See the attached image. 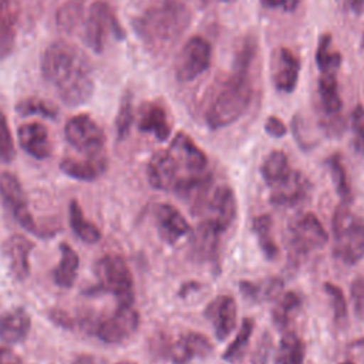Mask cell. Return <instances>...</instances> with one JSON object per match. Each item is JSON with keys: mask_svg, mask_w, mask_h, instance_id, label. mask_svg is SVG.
<instances>
[{"mask_svg": "<svg viewBox=\"0 0 364 364\" xmlns=\"http://www.w3.org/2000/svg\"><path fill=\"white\" fill-rule=\"evenodd\" d=\"M300 58L287 47L279 46L270 57V75L273 85L280 92H291L299 81Z\"/></svg>", "mask_w": 364, "mask_h": 364, "instance_id": "cell-13", "label": "cell"}, {"mask_svg": "<svg viewBox=\"0 0 364 364\" xmlns=\"http://www.w3.org/2000/svg\"><path fill=\"white\" fill-rule=\"evenodd\" d=\"M309 192V179L301 172L291 171L284 181L272 186L270 202L277 206H294L301 203L307 198Z\"/></svg>", "mask_w": 364, "mask_h": 364, "instance_id": "cell-19", "label": "cell"}, {"mask_svg": "<svg viewBox=\"0 0 364 364\" xmlns=\"http://www.w3.org/2000/svg\"><path fill=\"white\" fill-rule=\"evenodd\" d=\"M333 253L344 264H355L364 257V219L354 215L347 203L336 208L333 215Z\"/></svg>", "mask_w": 364, "mask_h": 364, "instance_id": "cell-4", "label": "cell"}, {"mask_svg": "<svg viewBox=\"0 0 364 364\" xmlns=\"http://www.w3.org/2000/svg\"><path fill=\"white\" fill-rule=\"evenodd\" d=\"M178 171L179 166L168 149L156 151L146 165L148 182L155 189L173 191L179 179Z\"/></svg>", "mask_w": 364, "mask_h": 364, "instance_id": "cell-15", "label": "cell"}, {"mask_svg": "<svg viewBox=\"0 0 364 364\" xmlns=\"http://www.w3.org/2000/svg\"><path fill=\"white\" fill-rule=\"evenodd\" d=\"M168 151L175 158L178 166L179 168L183 166L186 171L191 172V175L205 172L208 165V158L205 152L185 132H178L173 136Z\"/></svg>", "mask_w": 364, "mask_h": 364, "instance_id": "cell-17", "label": "cell"}, {"mask_svg": "<svg viewBox=\"0 0 364 364\" xmlns=\"http://www.w3.org/2000/svg\"><path fill=\"white\" fill-rule=\"evenodd\" d=\"M64 136L67 142L84 156L105 154V134L102 128L87 114L71 117L65 122Z\"/></svg>", "mask_w": 364, "mask_h": 364, "instance_id": "cell-8", "label": "cell"}, {"mask_svg": "<svg viewBox=\"0 0 364 364\" xmlns=\"http://www.w3.org/2000/svg\"><path fill=\"white\" fill-rule=\"evenodd\" d=\"M353 142L357 154L364 155V107L357 104L351 112Z\"/></svg>", "mask_w": 364, "mask_h": 364, "instance_id": "cell-44", "label": "cell"}, {"mask_svg": "<svg viewBox=\"0 0 364 364\" xmlns=\"http://www.w3.org/2000/svg\"><path fill=\"white\" fill-rule=\"evenodd\" d=\"M134 122V104H132V92L129 90H125L121 101L118 114L115 118V129L118 139H125L131 131Z\"/></svg>", "mask_w": 364, "mask_h": 364, "instance_id": "cell-41", "label": "cell"}, {"mask_svg": "<svg viewBox=\"0 0 364 364\" xmlns=\"http://www.w3.org/2000/svg\"><path fill=\"white\" fill-rule=\"evenodd\" d=\"M341 364H354V363L353 361H343Z\"/></svg>", "mask_w": 364, "mask_h": 364, "instance_id": "cell-53", "label": "cell"}, {"mask_svg": "<svg viewBox=\"0 0 364 364\" xmlns=\"http://www.w3.org/2000/svg\"><path fill=\"white\" fill-rule=\"evenodd\" d=\"M16 156L14 141L6 115L0 111V162L9 164Z\"/></svg>", "mask_w": 364, "mask_h": 364, "instance_id": "cell-43", "label": "cell"}, {"mask_svg": "<svg viewBox=\"0 0 364 364\" xmlns=\"http://www.w3.org/2000/svg\"><path fill=\"white\" fill-rule=\"evenodd\" d=\"M236 301L230 296H219L205 309V317L212 323L218 340H225L236 327Z\"/></svg>", "mask_w": 364, "mask_h": 364, "instance_id": "cell-18", "label": "cell"}, {"mask_svg": "<svg viewBox=\"0 0 364 364\" xmlns=\"http://www.w3.org/2000/svg\"><path fill=\"white\" fill-rule=\"evenodd\" d=\"M210 60V43L200 36H192L179 51L175 63V75L181 82L193 81L209 68Z\"/></svg>", "mask_w": 364, "mask_h": 364, "instance_id": "cell-9", "label": "cell"}, {"mask_svg": "<svg viewBox=\"0 0 364 364\" xmlns=\"http://www.w3.org/2000/svg\"><path fill=\"white\" fill-rule=\"evenodd\" d=\"M253 88L249 73L232 70L209 104L205 119L210 129H219L237 121L249 108Z\"/></svg>", "mask_w": 364, "mask_h": 364, "instance_id": "cell-3", "label": "cell"}, {"mask_svg": "<svg viewBox=\"0 0 364 364\" xmlns=\"http://www.w3.org/2000/svg\"><path fill=\"white\" fill-rule=\"evenodd\" d=\"M44 80L51 84L70 107L87 102L94 92V75L88 57L74 44L65 40L50 43L40 60Z\"/></svg>", "mask_w": 364, "mask_h": 364, "instance_id": "cell-1", "label": "cell"}, {"mask_svg": "<svg viewBox=\"0 0 364 364\" xmlns=\"http://www.w3.org/2000/svg\"><path fill=\"white\" fill-rule=\"evenodd\" d=\"M361 47L364 50V31H363V37H361Z\"/></svg>", "mask_w": 364, "mask_h": 364, "instance_id": "cell-52", "label": "cell"}, {"mask_svg": "<svg viewBox=\"0 0 364 364\" xmlns=\"http://www.w3.org/2000/svg\"><path fill=\"white\" fill-rule=\"evenodd\" d=\"M284 240L289 255L300 259L324 247L328 236L318 218L314 213L306 212L289 223Z\"/></svg>", "mask_w": 364, "mask_h": 364, "instance_id": "cell-6", "label": "cell"}, {"mask_svg": "<svg viewBox=\"0 0 364 364\" xmlns=\"http://www.w3.org/2000/svg\"><path fill=\"white\" fill-rule=\"evenodd\" d=\"M264 131L270 135V136H274V138H280V136H284L286 132H287V128H286V124L276 115H270L267 117L266 122H264Z\"/></svg>", "mask_w": 364, "mask_h": 364, "instance_id": "cell-46", "label": "cell"}, {"mask_svg": "<svg viewBox=\"0 0 364 364\" xmlns=\"http://www.w3.org/2000/svg\"><path fill=\"white\" fill-rule=\"evenodd\" d=\"M212 353L210 341L200 333H183L176 343L169 347V355L173 364H189L195 357L205 358Z\"/></svg>", "mask_w": 364, "mask_h": 364, "instance_id": "cell-22", "label": "cell"}, {"mask_svg": "<svg viewBox=\"0 0 364 364\" xmlns=\"http://www.w3.org/2000/svg\"><path fill=\"white\" fill-rule=\"evenodd\" d=\"M68 210H70V225L74 233L85 243H90V245L97 243L101 239V232L92 222H90L84 216L82 208L75 199L70 202Z\"/></svg>", "mask_w": 364, "mask_h": 364, "instance_id": "cell-31", "label": "cell"}, {"mask_svg": "<svg viewBox=\"0 0 364 364\" xmlns=\"http://www.w3.org/2000/svg\"><path fill=\"white\" fill-rule=\"evenodd\" d=\"M306 347L303 340L293 331H286L280 340L274 364H304Z\"/></svg>", "mask_w": 364, "mask_h": 364, "instance_id": "cell-30", "label": "cell"}, {"mask_svg": "<svg viewBox=\"0 0 364 364\" xmlns=\"http://www.w3.org/2000/svg\"><path fill=\"white\" fill-rule=\"evenodd\" d=\"M220 230L209 220H202L191 236V256L196 262H212L218 256Z\"/></svg>", "mask_w": 364, "mask_h": 364, "instance_id": "cell-20", "label": "cell"}, {"mask_svg": "<svg viewBox=\"0 0 364 364\" xmlns=\"http://www.w3.org/2000/svg\"><path fill=\"white\" fill-rule=\"evenodd\" d=\"M139 326V314L132 304H118L117 310L95 323V336L107 344H119L129 338Z\"/></svg>", "mask_w": 364, "mask_h": 364, "instance_id": "cell-10", "label": "cell"}, {"mask_svg": "<svg viewBox=\"0 0 364 364\" xmlns=\"http://www.w3.org/2000/svg\"><path fill=\"white\" fill-rule=\"evenodd\" d=\"M327 165H328V169H330V173H331V178H333V182H334L338 196L343 199V203L348 205L353 199V192H351L347 171L341 161V156L338 154L331 155L327 159Z\"/></svg>", "mask_w": 364, "mask_h": 364, "instance_id": "cell-38", "label": "cell"}, {"mask_svg": "<svg viewBox=\"0 0 364 364\" xmlns=\"http://www.w3.org/2000/svg\"><path fill=\"white\" fill-rule=\"evenodd\" d=\"M20 6L16 0H9L0 10V60L7 58L16 46Z\"/></svg>", "mask_w": 364, "mask_h": 364, "instance_id": "cell-25", "label": "cell"}, {"mask_svg": "<svg viewBox=\"0 0 364 364\" xmlns=\"http://www.w3.org/2000/svg\"><path fill=\"white\" fill-rule=\"evenodd\" d=\"M80 259L77 252L67 243L60 245V262L53 272L54 283L61 289H68L74 284L78 272Z\"/></svg>", "mask_w": 364, "mask_h": 364, "instance_id": "cell-27", "label": "cell"}, {"mask_svg": "<svg viewBox=\"0 0 364 364\" xmlns=\"http://www.w3.org/2000/svg\"><path fill=\"white\" fill-rule=\"evenodd\" d=\"M293 169L290 168L289 159L283 151L270 152L262 164L260 172L264 182L272 188L284 181Z\"/></svg>", "mask_w": 364, "mask_h": 364, "instance_id": "cell-29", "label": "cell"}, {"mask_svg": "<svg viewBox=\"0 0 364 364\" xmlns=\"http://www.w3.org/2000/svg\"><path fill=\"white\" fill-rule=\"evenodd\" d=\"M333 40L328 33H324L317 44L316 63L321 74H337L341 63V55L338 51L333 50Z\"/></svg>", "mask_w": 364, "mask_h": 364, "instance_id": "cell-34", "label": "cell"}, {"mask_svg": "<svg viewBox=\"0 0 364 364\" xmlns=\"http://www.w3.org/2000/svg\"><path fill=\"white\" fill-rule=\"evenodd\" d=\"M0 364H24L21 357L10 347H0Z\"/></svg>", "mask_w": 364, "mask_h": 364, "instance_id": "cell-48", "label": "cell"}, {"mask_svg": "<svg viewBox=\"0 0 364 364\" xmlns=\"http://www.w3.org/2000/svg\"><path fill=\"white\" fill-rule=\"evenodd\" d=\"M34 243L24 235H11L1 245L3 257L16 280H26L30 274V253Z\"/></svg>", "mask_w": 364, "mask_h": 364, "instance_id": "cell-14", "label": "cell"}, {"mask_svg": "<svg viewBox=\"0 0 364 364\" xmlns=\"http://www.w3.org/2000/svg\"><path fill=\"white\" fill-rule=\"evenodd\" d=\"M108 36H114L115 38L122 40L125 37V31L112 7L104 0H95L90 6L85 20V43L92 51L102 53Z\"/></svg>", "mask_w": 364, "mask_h": 364, "instance_id": "cell-7", "label": "cell"}, {"mask_svg": "<svg viewBox=\"0 0 364 364\" xmlns=\"http://www.w3.org/2000/svg\"><path fill=\"white\" fill-rule=\"evenodd\" d=\"M350 294L355 316L364 321V276H358L353 280Z\"/></svg>", "mask_w": 364, "mask_h": 364, "instance_id": "cell-45", "label": "cell"}, {"mask_svg": "<svg viewBox=\"0 0 364 364\" xmlns=\"http://www.w3.org/2000/svg\"><path fill=\"white\" fill-rule=\"evenodd\" d=\"M324 290L330 299V304H331L336 321L338 324H343L347 318V301L343 290L333 283H326Z\"/></svg>", "mask_w": 364, "mask_h": 364, "instance_id": "cell-42", "label": "cell"}, {"mask_svg": "<svg viewBox=\"0 0 364 364\" xmlns=\"http://www.w3.org/2000/svg\"><path fill=\"white\" fill-rule=\"evenodd\" d=\"M260 1L267 9H282L284 11H294L300 4V0H260Z\"/></svg>", "mask_w": 364, "mask_h": 364, "instance_id": "cell-47", "label": "cell"}, {"mask_svg": "<svg viewBox=\"0 0 364 364\" xmlns=\"http://www.w3.org/2000/svg\"><path fill=\"white\" fill-rule=\"evenodd\" d=\"M138 129L154 134L158 141L168 139L171 134V124L165 108L158 102H146L139 111Z\"/></svg>", "mask_w": 364, "mask_h": 364, "instance_id": "cell-24", "label": "cell"}, {"mask_svg": "<svg viewBox=\"0 0 364 364\" xmlns=\"http://www.w3.org/2000/svg\"><path fill=\"white\" fill-rule=\"evenodd\" d=\"M239 287H240L243 297L257 301V300H266V299L270 300V299H276L277 296H280L283 283L279 279H269L267 282H264L262 284H256V283L245 280V282L239 283Z\"/></svg>", "mask_w": 364, "mask_h": 364, "instance_id": "cell-36", "label": "cell"}, {"mask_svg": "<svg viewBox=\"0 0 364 364\" xmlns=\"http://www.w3.org/2000/svg\"><path fill=\"white\" fill-rule=\"evenodd\" d=\"M16 111L23 115H40L43 118H55L58 115V109L48 101L40 97H27L17 102Z\"/></svg>", "mask_w": 364, "mask_h": 364, "instance_id": "cell-40", "label": "cell"}, {"mask_svg": "<svg viewBox=\"0 0 364 364\" xmlns=\"http://www.w3.org/2000/svg\"><path fill=\"white\" fill-rule=\"evenodd\" d=\"M318 95L321 102V114L337 115L341 111L343 101L338 92L337 75L336 74H321L318 80Z\"/></svg>", "mask_w": 364, "mask_h": 364, "instance_id": "cell-28", "label": "cell"}, {"mask_svg": "<svg viewBox=\"0 0 364 364\" xmlns=\"http://www.w3.org/2000/svg\"><path fill=\"white\" fill-rule=\"evenodd\" d=\"M199 212L205 213V220L212 222L220 232H225L236 216V199L232 188L228 185L213 188Z\"/></svg>", "mask_w": 364, "mask_h": 364, "instance_id": "cell-12", "label": "cell"}, {"mask_svg": "<svg viewBox=\"0 0 364 364\" xmlns=\"http://www.w3.org/2000/svg\"><path fill=\"white\" fill-rule=\"evenodd\" d=\"M107 165H108V161L105 154L84 156L81 159L68 156L60 162V169L70 178L90 182L100 178L105 172Z\"/></svg>", "mask_w": 364, "mask_h": 364, "instance_id": "cell-23", "label": "cell"}, {"mask_svg": "<svg viewBox=\"0 0 364 364\" xmlns=\"http://www.w3.org/2000/svg\"><path fill=\"white\" fill-rule=\"evenodd\" d=\"M338 7L347 13L360 14L364 10V0H336Z\"/></svg>", "mask_w": 364, "mask_h": 364, "instance_id": "cell-49", "label": "cell"}, {"mask_svg": "<svg viewBox=\"0 0 364 364\" xmlns=\"http://www.w3.org/2000/svg\"><path fill=\"white\" fill-rule=\"evenodd\" d=\"M253 232L257 236L259 246L263 255L273 260L279 255V246L273 237V222L269 215H260L253 219Z\"/></svg>", "mask_w": 364, "mask_h": 364, "instance_id": "cell-33", "label": "cell"}, {"mask_svg": "<svg viewBox=\"0 0 364 364\" xmlns=\"http://www.w3.org/2000/svg\"><path fill=\"white\" fill-rule=\"evenodd\" d=\"M20 146L36 159H46L51 155L53 145L50 141L48 129L41 122L23 124L17 131Z\"/></svg>", "mask_w": 364, "mask_h": 364, "instance_id": "cell-21", "label": "cell"}, {"mask_svg": "<svg viewBox=\"0 0 364 364\" xmlns=\"http://www.w3.org/2000/svg\"><path fill=\"white\" fill-rule=\"evenodd\" d=\"M256 53H257V40L255 38V36L252 34L243 36L236 44L232 70L249 73L252 63L256 57Z\"/></svg>", "mask_w": 364, "mask_h": 364, "instance_id": "cell-37", "label": "cell"}, {"mask_svg": "<svg viewBox=\"0 0 364 364\" xmlns=\"http://www.w3.org/2000/svg\"><path fill=\"white\" fill-rule=\"evenodd\" d=\"M301 306V300L297 293L287 291L276 297V303L272 309V317L279 328H286Z\"/></svg>", "mask_w": 364, "mask_h": 364, "instance_id": "cell-32", "label": "cell"}, {"mask_svg": "<svg viewBox=\"0 0 364 364\" xmlns=\"http://www.w3.org/2000/svg\"><path fill=\"white\" fill-rule=\"evenodd\" d=\"M253 328H255L253 320L249 318V317L243 318V321H242V324H240V328H239L236 337L233 338V341L228 346V348H226L225 353H223V360L232 363V361L239 360V358L243 355L246 347L249 346V341H250V336H252V333H253Z\"/></svg>", "mask_w": 364, "mask_h": 364, "instance_id": "cell-39", "label": "cell"}, {"mask_svg": "<svg viewBox=\"0 0 364 364\" xmlns=\"http://www.w3.org/2000/svg\"><path fill=\"white\" fill-rule=\"evenodd\" d=\"M0 195L4 200V203L11 210L14 219L28 232L33 235L44 236L43 230L37 226V222L34 220L26 193L23 191V186L18 181V178L11 172H1L0 173Z\"/></svg>", "mask_w": 364, "mask_h": 364, "instance_id": "cell-11", "label": "cell"}, {"mask_svg": "<svg viewBox=\"0 0 364 364\" xmlns=\"http://www.w3.org/2000/svg\"><path fill=\"white\" fill-rule=\"evenodd\" d=\"M117 364H136V363H132V361H121V363H117Z\"/></svg>", "mask_w": 364, "mask_h": 364, "instance_id": "cell-51", "label": "cell"}, {"mask_svg": "<svg viewBox=\"0 0 364 364\" xmlns=\"http://www.w3.org/2000/svg\"><path fill=\"white\" fill-rule=\"evenodd\" d=\"M85 0H67L55 13V21L61 31L71 33L80 24L84 16Z\"/></svg>", "mask_w": 364, "mask_h": 364, "instance_id": "cell-35", "label": "cell"}, {"mask_svg": "<svg viewBox=\"0 0 364 364\" xmlns=\"http://www.w3.org/2000/svg\"><path fill=\"white\" fill-rule=\"evenodd\" d=\"M7 1H9V0H0V10L4 7V4H6Z\"/></svg>", "mask_w": 364, "mask_h": 364, "instance_id": "cell-50", "label": "cell"}, {"mask_svg": "<svg viewBox=\"0 0 364 364\" xmlns=\"http://www.w3.org/2000/svg\"><path fill=\"white\" fill-rule=\"evenodd\" d=\"M30 328V316L23 309H13L0 316V338L9 344L21 343L28 336Z\"/></svg>", "mask_w": 364, "mask_h": 364, "instance_id": "cell-26", "label": "cell"}, {"mask_svg": "<svg viewBox=\"0 0 364 364\" xmlns=\"http://www.w3.org/2000/svg\"><path fill=\"white\" fill-rule=\"evenodd\" d=\"M95 276L98 283L94 290L97 293L115 296L118 304L134 303V279L122 256L115 253L104 255L95 263Z\"/></svg>", "mask_w": 364, "mask_h": 364, "instance_id": "cell-5", "label": "cell"}, {"mask_svg": "<svg viewBox=\"0 0 364 364\" xmlns=\"http://www.w3.org/2000/svg\"><path fill=\"white\" fill-rule=\"evenodd\" d=\"M154 219L161 239L169 245L176 243L191 230L185 216L169 203H158L154 208Z\"/></svg>", "mask_w": 364, "mask_h": 364, "instance_id": "cell-16", "label": "cell"}, {"mask_svg": "<svg viewBox=\"0 0 364 364\" xmlns=\"http://www.w3.org/2000/svg\"><path fill=\"white\" fill-rule=\"evenodd\" d=\"M191 10L181 0H156L134 18V30L152 54L169 51L191 24Z\"/></svg>", "mask_w": 364, "mask_h": 364, "instance_id": "cell-2", "label": "cell"}]
</instances>
